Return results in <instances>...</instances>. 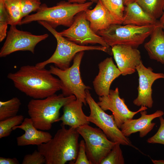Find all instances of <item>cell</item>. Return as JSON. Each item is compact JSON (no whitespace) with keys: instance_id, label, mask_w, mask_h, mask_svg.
<instances>
[{"instance_id":"cell-1","label":"cell","mask_w":164,"mask_h":164,"mask_svg":"<svg viewBox=\"0 0 164 164\" xmlns=\"http://www.w3.org/2000/svg\"><path fill=\"white\" fill-rule=\"evenodd\" d=\"M7 78L16 88L34 99L45 98L61 89L59 78L53 76L49 70L36 65L23 66L17 71L9 73Z\"/></svg>"},{"instance_id":"cell-35","label":"cell","mask_w":164,"mask_h":164,"mask_svg":"<svg viewBox=\"0 0 164 164\" xmlns=\"http://www.w3.org/2000/svg\"><path fill=\"white\" fill-rule=\"evenodd\" d=\"M159 20L160 25L163 29H164V11Z\"/></svg>"},{"instance_id":"cell-31","label":"cell","mask_w":164,"mask_h":164,"mask_svg":"<svg viewBox=\"0 0 164 164\" xmlns=\"http://www.w3.org/2000/svg\"><path fill=\"white\" fill-rule=\"evenodd\" d=\"M160 127L157 132L149 138L147 141L149 143H158L164 145V118L161 116L159 117Z\"/></svg>"},{"instance_id":"cell-28","label":"cell","mask_w":164,"mask_h":164,"mask_svg":"<svg viewBox=\"0 0 164 164\" xmlns=\"http://www.w3.org/2000/svg\"><path fill=\"white\" fill-rule=\"evenodd\" d=\"M20 1L22 19L29 15V14L31 12H36L42 4L41 0H20Z\"/></svg>"},{"instance_id":"cell-23","label":"cell","mask_w":164,"mask_h":164,"mask_svg":"<svg viewBox=\"0 0 164 164\" xmlns=\"http://www.w3.org/2000/svg\"><path fill=\"white\" fill-rule=\"evenodd\" d=\"M149 15L157 19L164 11V0H137L135 2Z\"/></svg>"},{"instance_id":"cell-37","label":"cell","mask_w":164,"mask_h":164,"mask_svg":"<svg viewBox=\"0 0 164 164\" xmlns=\"http://www.w3.org/2000/svg\"><path fill=\"white\" fill-rule=\"evenodd\" d=\"M136 0H123L124 5L125 6H126L129 4L135 2Z\"/></svg>"},{"instance_id":"cell-26","label":"cell","mask_w":164,"mask_h":164,"mask_svg":"<svg viewBox=\"0 0 164 164\" xmlns=\"http://www.w3.org/2000/svg\"><path fill=\"white\" fill-rule=\"evenodd\" d=\"M104 5L122 23L125 7L123 0H101Z\"/></svg>"},{"instance_id":"cell-39","label":"cell","mask_w":164,"mask_h":164,"mask_svg":"<svg viewBox=\"0 0 164 164\" xmlns=\"http://www.w3.org/2000/svg\"><path fill=\"white\" fill-rule=\"evenodd\" d=\"M163 10H164V7Z\"/></svg>"},{"instance_id":"cell-20","label":"cell","mask_w":164,"mask_h":164,"mask_svg":"<svg viewBox=\"0 0 164 164\" xmlns=\"http://www.w3.org/2000/svg\"><path fill=\"white\" fill-rule=\"evenodd\" d=\"M122 24L143 26L160 24L159 20L148 14L136 2L126 6Z\"/></svg>"},{"instance_id":"cell-24","label":"cell","mask_w":164,"mask_h":164,"mask_svg":"<svg viewBox=\"0 0 164 164\" xmlns=\"http://www.w3.org/2000/svg\"><path fill=\"white\" fill-rule=\"evenodd\" d=\"M21 103L19 99L13 97L6 101H0V121L16 116Z\"/></svg>"},{"instance_id":"cell-2","label":"cell","mask_w":164,"mask_h":164,"mask_svg":"<svg viewBox=\"0 0 164 164\" xmlns=\"http://www.w3.org/2000/svg\"><path fill=\"white\" fill-rule=\"evenodd\" d=\"M80 134L77 129L67 128L61 124L53 137L38 146V150L45 157L46 164H73L78 152Z\"/></svg>"},{"instance_id":"cell-18","label":"cell","mask_w":164,"mask_h":164,"mask_svg":"<svg viewBox=\"0 0 164 164\" xmlns=\"http://www.w3.org/2000/svg\"><path fill=\"white\" fill-rule=\"evenodd\" d=\"M20 129L25 133L17 137L16 141L19 146L29 145L38 146L50 141L52 138L51 134L47 132L39 130L34 126L31 119L26 118L20 125L15 126L13 130Z\"/></svg>"},{"instance_id":"cell-9","label":"cell","mask_w":164,"mask_h":164,"mask_svg":"<svg viewBox=\"0 0 164 164\" xmlns=\"http://www.w3.org/2000/svg\"><path fill=\"white\" fill-rule=\"evenodd\" d=\"M77 129L85 142L86 151L91 164H100L116 143L109 140L100 128L86 124Z\"/></svg>"},{"instance_id":"cell-32","label":"cell","mask_w":164,"mask_h":164,"mask_svg":"<svg viewBox=\"0 0 164 164\" xmlns=\"http://www.w3.org/2000/svg\"><path fill=\"white\" fill-rule=\"evenodd\" d=\"M73 164H91L87 155L85 142L80 141L77 158Z\"/></svg>"},{"instance_id":"cell-13","label":"cell","mask_w":164,"mask_h":164,"mask_svg":"<svg viewBox=\"0 0 164 164\" xmlns=\"http://www.w3.org/2000/svg\"><path fill=\"white\" fill-rule=\"evenodd\" d=\"M138 76V86L137 97L133 101L138 106H144L151 108L153 101L152 97V86L156 80L164 79V74L155 73L150 67H146L142 62L136 68Z\"/></svg>"},{"instance_id":"cell-15","label":"cell","mask_w":164,"mask_h":164,"mask_svg":"<svg viewBox=\"0 0 164 164\" xmlns=\"http://www.w3.org/2000/svg\"><path fill=\"white\" fill-rule=\"evenodd\" d=\"M98 66V73L93 81L94 90L99 97L107 96L112 82L122 73L111 57H107Z\"/></svg>"},{"instance_id":"cell-38","label":"cell","mask_w":164,"mask_h":164,"mask_svg":"<svg viewBox=\"0 0 164 164\" xmlns=\"http://www.w3.org/2000/svg\"><path fill=\"white\" fill-rule=\"evenodd\" d=\"M96 2H97L98 1V0H95Z\"/></svg>"},{"instance_id":"cell-14","label":"cell","mask_w":164,"mask_h":164,"mask_svg":"<svg viewBox=\"0 0 164 164\" xmlns=\"http://www.w3.org/2000/svg\"><path fill=\"white\" fill-rule=\"evenodd\" d=\"M111 51L118 67L122 75L134 73L142 62L140 52L136 48L122 44L111 47Z\"/></svg>"},{"instance_id":"cell-12","label":"cell","mask_w":164,"mask_h":164,"mask_svg":"<svg viewBox=\"0 0 164 164\" xmlns=\"http://www.w3.org/2000/svg\"><path fill=\"white\" fill-rule=\"evenodd\" d=\"M119 94L118 87L114 90L110 89L108 95L99 97L97 103L104 111L109 110L112 112L115 122L120 129L126 119L133 118L136 114L147 109L148 108L141 106L137 111H132L125 103L124 99L120 97Z\"/></svg>"},{"instance_id":"cell-29","label":"cell","mask_w":164,"mask_h":164,"mask_svg":"<svg viewBox=\"0 0 164 164\" xmlns=\"http://www.w3.org/2000/svg\"><path fill=\"white\" fill-rule=\"evenodd\" d=\"M4 0H0V42H2L7 36L8 18L4 4Z\"/></svg>"},{"instance_id":"cell-25","label":"cell","mask_w":164,"mask_h":164,"mask_svg":"<svg viewBox=\"0 0 164 164\" xmlns=\"http://www.w3.org/2000/svg\"><path fill=\"white\" fill-rule=\"evenodd\" d=\"M24 119V116L19 115L0 121V138L9 136L13 128L21 124Z\"/></svg>"},{"instance_id":"cell-16","label":"cell","mask_w":164,"mask_h":164,"mask_svg":"<svg viewBox=\"0 0 164 164\" xmlns=\"http://www.w3.org/2000/svg\"><path fill=\"white\" fill-rule=\"evenodd\" d=\"M140 113L141 116L139 118L127 119L121 125L120 129L125 136L128 137L133 133L139 132L140 137H145L155 125V123L152 122V121L164 114V112L160 110L151 114H147L146 110L141 111Z\"/></svg>"},{"instance_id":"cell-21","label":"cell","mask_w":164,"mask_h":164,"mask_svg":"<svg viewBox=\"0 0 164 164\" xmlns=\"http://www.w3.org/2000/svg\"><path fill=\"white\" fill-rule=\"evenodd\" d=\"M150 35V39L145 44L144 48L150 59L164 64V31L160 24Z\"/></svg>"},{"instance_id":"cell-17","label":"cell","mask_w":164,"mask_h":164,"mask_svg":"<svg viewBox=\"0 0 164 164\" xmlns=\"http://www.w3.org/2000/svg\"><path fill=\"white\" fill-rule=\"evenodd\" d=\"M85 12L91 28L96 33L105 29L111 25L122 24L111 13L101 0H98L93 9H88Z\"/></svg>"},{"instance_id":"cell-33","label":"cell","mask_w":164,"mask_h":164,"mask_svg":"<svg viewBox=\"0 0 164 164\" xmlns=\"http://www.w3.org/2000/svg\"><path fill=\"white\" fill-rule=\"evenodd\" d=\"M0 164H18L19 162L15 158H13L0 157Z\"/></svg>"},{"instance_id":"cell-4","label":"cell","mask_w":164,"mask_h":164,"mask_svg":"<svg viewBox=\"0 0 164 164\" xmlns=\"http://www.w3.org/2000/svg\"><path fill=\"white\" fill-rule=\"evenodd\" d=\"M76 99L74 95L56 94L41 99H32L28 105V113L35 127L42 131L51 129L59 118L60 108Z\"/></svg>"},{"instance_id":"cell-6","label":"cell","mask_w":164,"mask_h":164,"mask_svg":"<svg viewBox=\"0 0 164 164\" xmlns=\"http://www.w3.org/2000/svg\"><path fill=\"white\" fill-rule=\"evenodd\" d=\"M160 24L143 26L113 24L97 33L110 47L122 44L137 48Z\"/></svg>"},{"instance_id":"cell-30","label":"cell","mask_w":164,"mask_h":164,"mask_svg":"<svg viewBox=\"0 0 164 164\" xmlns=\"http://www.w3.org/2000/svg\"><path fill=\"white\" fill-rule=\"evenodd\" d=\"M46 159L38 150H35L32 154L26 155L23 159L22 164H46Z\"/></svg>"},{"instance_id":"cell-11","label":"cell","mask_w":164,"mask_h":164,"mask_svg":"<svg viewBox=\"0 0 164 164\" xmlns=\"http://www.w3.org/2000/svg\"><path fill=\"white\" fill-rule=\"evenodd\" d=\"M59 33L69 40L80 45L97 43L110 48L103 38L91 28L89 22L87 19L85 11L77 14L72 25Z\"/></svg>"},{"instance_id":"cell-10","label":"cell","mask_w":164,"mask_h":164,"mask_svg":"<svg viewBox=\"0 0 164 164\" xmlns=\"http://www.w3.org/2000/svg\"><path fill=\"white\" fill-rule=\"evenodd\" d=\"M48 34L36 35L18 29L16 26H11L6 40L0 51V57H5L17 51H29L34 53L36 46L47 39Z\"/></svg>"},{"instance_id":"cell-36","label":"cell","mask_w":164,"mask_h":164,"mask_svg":"<svg viewBox=\"0 0 164 164\" xmlns=\"http://www.w3.org/2000/svg\"><path fill=\"white\" fill-rule=\"evenodd\" d=\"M152 162L154 164H164V160H154L152 159Z\"/></svg>"},{"instance_id":"cell-5","label":"cell","mask_w":164,"mask_h":164,"mask_svg":"<svg viewBox=\"0 0 164 164\" xmlns=\"http://www.w3.org/2000/svg\"><path fill=\"white\" fill-rule=\"evenodd\" d=\"M37 22L50 32L57 41L56 49L52 56L47 60L36 64L39 68H45L48 64L53 63L58 68L65 70L70 67L71 61L76 54L82 51L97 50L112 55L111 50L110 48L101 45L87 46L78 45L62 36L46 22L42 21Z\"/></svg>"},{"instance_id":"cell-8","label":"cell","mask_w":164,"mask_h":164,"mask_svg":"<svg viewBox=\"0 0 164 164\" xmlns=\"http://www.w3.org/2000/svg\"><path fill=\"white\" fill-rule=\"evenodd\" d=\"M86 100L90 110L87 121L101 129L110 140L121 145L133 146L128 137L125 136L117 126L113 114L105 112L92 97L89 90H86Z\"/></svg>"},{"instance_id":"cell-19","label":"cell","mask_w":164,"mask_h":164,"mask_svg":"<svg viewBox=\"0 0 164 164\" xmlns=\"http://www.w3.org/2000/svg\"><path fill=\"white\" fill-rule=\"evenodd\" d=\"M83 102L76 99L65 105L63 107V114L56 122L61 121V124L77 128L82 125L89 124L87 116L82 110Z\"/></svg>"},{"instance_id":"cell-34","label":"cell","mask_w":164,"mask_h":164,"mask_svg":"<svg viewBox=\"0 0 164 164\" xmlns=\"http://www.w3.org/2000/svg\"><path fill=\"white\" fill-rule=\"evenodd\" d=\"M68 2L72 3H84L87 1H91L96 2L95 0H67Z\"/></svg>"},{"instance_id":"cell-3","label":"cell","mask_w":164,"mask_h":164,"mask_svg":"<svg viewBox=\"0 0 164 164\" xmlns=\"http://www.w3.org/2000/svg\"><path fill=\"white\" fill-rule=\"evenodd\" d=\"M93 2L88 1L84 3H77L63 1L50 7L45 3L42 4L35 13L23 18L19 25L42 21L54 29L60 25L69 27L73 23L75 16L89 9Z\"/></svg>"},{"instance_id":"cell-7","label":"cell","mask_w":164,"mask_h":164,"mask_svg":"<svg viewBox=\"0 0 164 164\" xmlns=\"http://www.w3.org/2000/svg\"><path fill=\"white\" fill-rule=\"evenodd\" d=\"M84 54V51L77 53L73 59L72 65L65 70L51 65L49 70L60 80L62 94L65 96L74 95L77 99L86 105V90L91 88L84 84L80 75V67Z\"/></svg>"},{"instance_id":"cell-27","label":"cell","mask_w":164,"mask_h":164,"mask_svg":"<svg viewBox=\"0 0 164 164\" xmlns=\"http://www.w3.org/2000/svg\"><path fill=\"white\" fill-rule=\"evenodd\" d=\"M119 143H116L100 164H124L125 160Z\"/></svg>"},{"instance_id":"cell-22","label":"cell","mask_w":164,"mask_h":164,"mask_svg":"<svg viewBox=\"0 0 164 164\" xmlns=\"http://www.w3.org/2000/svg\"><path fill=\"white\" fill-rule=\"evenodd\" d=\"M5 9L9 19V25H19L22 19L20 0H4Z\"/></svg>"}]
</instances>
